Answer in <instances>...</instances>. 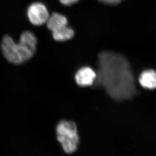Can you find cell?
<instances>
[{"mask_svg": "<svg viewBox=\"0 0 156 156\" xmlns=\"http://www.w3.org/2000/svg\"><path fill=\"white\" fill-rule=\"evenodd\" d=\"M96 74L94 87H103L115 101L131 100L138 94L129 63L120 54L110 51L100 53Z\"/></svg>", "mask_w": 156, "mask_h": 156, "instance_id": "obj_1", "label": "cell"}, {"mask_svg": "<svg viewBox=\"0 0 156 156\" xmlns=\"http://www.w3.org/2000/svg\"><path fill=\"white\" fill-rule=\"evenodd\" d=\"M37 39L34 33L26 30L21 34L18 43L10 35H5L2 40L1 49L5 59L10 64L21 65L26 63L34 56Z\"/></svg>", "mask_w": 156, "mask_h": 156, "instance_id": "obj_2", "label": "cell"}, {"mask_svg": "<svg viewBox=\"0 0 156 156\" xmlns=\"http://www.w3.org/2000/svg\"><path fill=\"white\" fill-rule=\"evenodd\" d=\"M57 139L67 154L76 151L80 143L76 125L72 121L61 120L56 128Z\"/></svg>", "mask_w": 156, "mask_h": 156, "instance_id": "obj_3", "label": "cell"}, {"mask_svg": "<svg viewBox=\"0 0 156 156\" xmlns=\"http://www.w3.org/2000/svg\"><path fill=\"white\" fill-rule=\"evenodd\" d=\"M27 16L30 22L34 26L46 24L50 17L46 5L41 2H34L30 5L27 10Z\"/></svg>", "mask_w": 156, "mask_h": 156, "instance_id": "obj_4", "label": "cell"}, {"mask_svg": "<svg viewBox=\"0 0 156 156\" xmlns=\"http://www.w3.org/2000/svg\"><path fill=\"white\" fill-rule=\"evenodd\" d=\"M96 77L94 70L88 67H84L77 71L75 75V81L80 87H88L93 85Z\"/></svg>", "mask_w": 156, "mask_h": 156, "instance_id": "obj_5", "label": "cell"}, {"mask_svg": "<svg viewBox=\"0 0 156 156\" xmlns=\"http://www.w3.org/2000/svg\"><path fill=\"white\" fill-rule=\"evenodd\" d=\"M68 19L65 15L54 12L50 15L46 25L47 28L53 32L68 25Z\"/></svg>", "mask_w": 156, "mask_h": 156, "instance_id": "obj_6", "label": "cell"}, {"mask_svg": "<svg viewBox=\"0 0 156 156\" xmlns=\"http://www.w3.org/2000/svg\"><path fill=\"white\" fill-rule=\"evenodd\" d=\"M141 87L149 90L156 88V72L153 70H147L141 73L139 79Z\"/></svg>", "mask_w": 156, "mask_h": 156, "instance_id": "obj_7", "label": "cell"}, {"mask_svg": "<svg viewBox=\"0 0 156 156\" xmlns=\"http://www.w3.org/2000/svg\"><path fill=\"white\" fill-rule=\"evenodd\" d=\"M52 33L54 40L57 41H65L71 40L75 34L73 29L68 25Z\"/></svg>", "mask_w": 156, "mask_h": 156, "instance_id": "obj_8", "label": "cell"}, {"mask_svg": "<svg viewBox=\"0 0 156 156\" xmlns=\"http://www.w3.org/2000/svg\"><path fill=\"white\" fill-rule=\"evenodd\" d=\"M101 3L107 5H117L120 3L122 0H98Z\"/></svg>", "mask_w": 156, "mask_h": 156, "instance_id": "obj_9", "label": "cell"}, {"mask_svg": "<svg viewBox=\"0 0 156 156\" xmlns=\"http://www.w3.org/2000/svg\"><path fill=\"white\" fill-rule=\"evenodd\" d=\"M59 1L62 4L67 6H71L79 1V0H59Z\"/></svg>", "mask_w": 156, "mask_h": 156, "instance_id": "obj_10", "label": "cell"}]
</instances>
